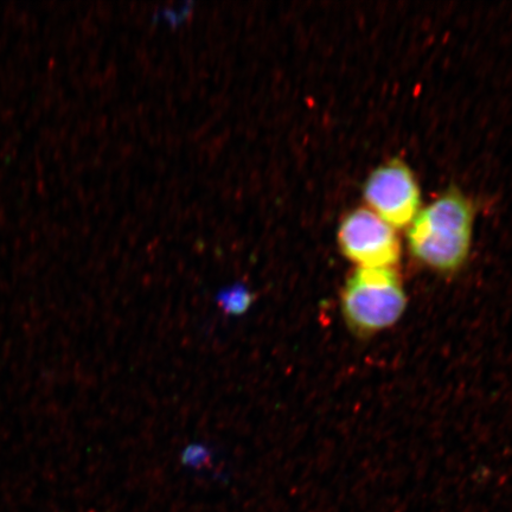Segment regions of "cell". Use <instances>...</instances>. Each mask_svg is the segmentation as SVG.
<instances>
[{"instance_id": "obj_1", "label": "cell", "mask_w": 512, "mask_h": 512, "mask_svg": "<svg viewBox=\"0 0 512 512\" xmlns=\"http://www.w3.org/2000/svg\"><path fill=\"white\" fill-rule=\"evenodd\" d=\"M473 208L451 191L419 211L409 224L408 246L415 259L439 272H454L469 256Z\"/></svg>"}, {"instance_id": "obj_3", "label": "cell", "mask_w": 512, "mask_h": 512, "mask_svg": "<svg viewBox=\"0 0 512 512\" xmlns=\"http://www.w3.org/2000/svg\"><path fill=\"white\" fill-rule=\"evenodd\" d=\"M338 243L345 258L358 268H392L401 258L395 229L369 209H356L344 217Z\"/></svg>"}, {"instance_id": "obj_5", "label": "cell", "mask_w": 512, "mask_h": 512, "mask_svg": "<svg viewBox=\"0 0 512 512\" xmlns=\"http://www.w3.org/2000/svg\"><path fill=\"white\" fill-rule=\"evenodd\" d=\"M253 299L252 294L245 287L236 286L221 294L219 304L227 313L240 315V313L247 311L253 303Z\"/></svg>"}, {"instance_id": "obj_2", "label": "cell", "mask_w": 512, "mask_h": 512, "mask_svg": "<svg viewBox=\"0 0 512 512\" xmlns=\"http://www.w3.org/2000/svg\"><path fill=\"white\" fill-rule=\"evenodd\" d=\"M406 307L405 287L393 268H357L342 291L345 323L357 334L390 328L399 322Z\"/></svg>"}, {"instance_id": "obj_4", "label": "cell", "mask_w": 512, "mask_h": 512, "mask_svg": "<svg viewBox=\"0 0 512 512\" xmlns=\"http://www.w3.org/2000/svg\"><path fill=\"white\" fill-rule=\"evenodd\" d=\"M371 211L394 229L409 226L420 211V190L413 172L401 162L377 168L364 184Z\"/></svg>"}]
</instances>
